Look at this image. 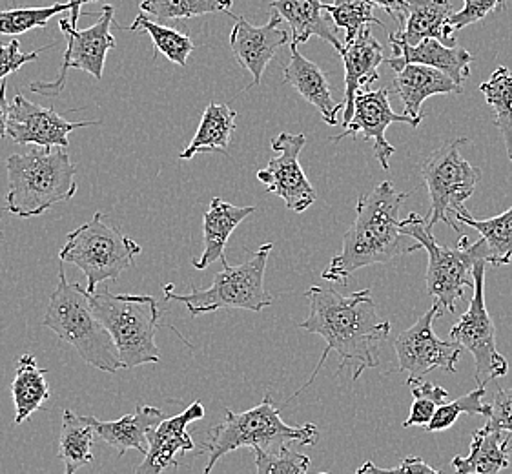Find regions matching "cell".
Instances as JSON below:
<instances>
[{"mask_svg":"<svg viewBox=\"0 0 512 474\" xmlns=\"http://www.w3.org/2000/svg\"><path fill=\"white\" fill-rule=\"evenodd\" d=\"M485 392H487L485 387H478L476 391L469 392V394L461 396L454 402L443 403L441 407H438L432 422L425 427L427 433H440V431L449 429L456 423L461 414H482V416L489 418L491 407L483 403Z\"/></svg>","mask_w":512,"mask_h":474,"instance_id":"obj_38","label":"cell"},{"mask_svg":"<svg viewBox=\"0 0 512 474\" xmlns=\"http://www.w3.org/2000/svg\"><path fill=\"white\" fill-rule=\"evenodd\" d=\"M48 371L37 365L33 354H22L17 361L15 378L11 382V396L15 405V425L30 420L33 413H37L44 403L50 400V385H48Z\"/></svg>","mask_w":512,"mask_h":474,"instance_id":"obj_29","label":"cell"},{"mask_svg":"<svg viewBox=\"0 0 512 474\" xmlns=\"http://www.w3.org/2000/svg\"><path fill=\"white\" fill-rule=\"evenodd\" d=\"M323 10L336 28L345 30V44L354 41L370 24L383 26V22L374 17V4L369 0H334L330 4H323Z\"/></svg>","mask_w":512,"mask_h":474,"instance_id":"obj_35","label":"cell"},{"mask_svg":"<svg viewBox=\"0 0 512 474\" xmlns=\"http://www.w3.org/2000/svg\"><path fill=\"white\" fill-rule=\"evenodd\" d=\"M401 230L405 236L418 241L429 254L427 294L440 303L441 309L454 314L456 303L465 298V289H474L472 268L478 258L472 252L469 239L461 237L456 248L443 247L432 236L427 219L414 212L401 221Z\"/></svg>","mask_w":512,"mask_h":474,"instance_id":"obj_10","label":"cell"},{"mask_svg":"<svg viewBox=\"0 0 512 474\" xmlns=\"http://www.w3.org/2000/svg\"><path fill=\"white\" fill-rule=\"evenodd\" d=\"M305 298L310 301V314L307 320L299 323V329L321 336L327 341V349L310 380L297 389L294 396H299L312 385L330 352H338V376L349 365H354L352 378L359 380L367 369L378 367L379 343L387 340L392 327L390 321L379 316L370 289L343 296L338 290L316 285L305 292Z\"/></svg>","mask_w":512,"mask_h":474,"instance_id":"obj_1","label":"cell"},{"mask_svg":"<svg viewBox=\"0 0 512 474\" xmlns=\"http://www.w3.org/2000/svg\"><path fill=\"white\" fill-rule=\"evenodd\" d=\"M101 121L70 123L52 108L33 104L24 95H15L10 104L8 135L19 146H41V148H68L70 134L88 126H99Z\"/></svg>","mask_w":512,"mask_h":474,"instance_id":"obj_15","label":"cell"},{"mask_svg":"<svg viewBox=\"0 0 512 474\" xmlns=\"http://www.w3.org/2000/svg\"><path fill=\"white\" fill-rule=\"evenodd\" d=\"M113 15H115L113 6L106 4L103 10L99 11V21L86 30H77L73 28L70 19H61L59 26H61L62 35L66 37V52L62 55L59 77L52 83L35 81L28 86V90L44 97H57L66 86L68 70H81L93 75L97 81H101L106 55L117 46L110 30Z\"/></svg>","mask_w":512,"mask_h":474,"instance_id":"obj_12","label":"cell"},{"mask_svg":"<svg viewBox=\"0 0 512 474\" xmlns=\"http://www.w3.org/2000/svg\"><path fill=\"white\" fill-rule=\"evenodd\" d=\"M509 451L511 442L503 431L485 425L472 434L469 456L452 458V469L456 474H500L509 467Z\"/></svg>","mask_w":512,"mask_h":474,"instance_id":"obj_28","label":"cell"},{"mask_svg":"<svg viewBox=\"0 0 512 474\" xmlns=\"http://www.w3.org/2000/svg\"><path fill=\"white\" fill-rule=\"evenodd\" d=\"M281 22L283 17L277 11L272 13L270 21L263 26H254L243 17H236L234 30L230 33V48L236 61L254 77L252 86L261 84L268 64L288 44L290 35L287 30H283Z\"/></svg>","mask_w":512,"mask_h":474,"instance_id":"obj_17","label":"cell"},{"mask_svg":"<svg viewBox=\"0 0 512 474\" xmlns=\"http://www.w3.org/2000/svg\"><path fill=\"white\" fill-rule=\"evenodd\" d=\"M356 474H443L436 471L434 467L427 464L420 456H409L401 462L398 467L392 469H385V467H378L372 460L365 462L358 469Z\"/></svg>","mask_w":512,"mask_h":474,"instance_id":"obj_42","label":"cell"},{"mask_svg":"<svg viewBox=\"0 0 512 474\" xmlns=\"http://www.w3.org/2000/svg\"><path fill=\"white\" fill-rule=\"evenodd\" d=\"M318 442L319 429L316 423H303L301 427H292L283 422L276 403L267 392L263 402L245 413H234L232 409H226L225 422L210 429L208 440L203 444V449L208 454L203 474L212 473V469L223 456L234 453L241 447L272 449L283 444L308 447Z\"/></svg>","mask_w":512,"mask_h":474,"instance_id":"obj_5","label":"cell"},{"mask_svg":"<svg viewBox=\"0 0 512 474\" xmlns=\"http://www.w3.org/2000/svg\"><path fill=\"white\" fill-rule=\"evenodd\" d=\"M507 8V0H463V10L452 13L449 28L454 33L465 30L476 22L483 21L487 15L503 11Z\"/></svg>","mask_w":512,"mask_h":474,"instance_id":"obj_39","label":"cell"},{"mask_svg":"<svg viewBox=\"0 0 512 474\" xmlns=\"http://www.w3.org/2000/svg\"><path fill=\"white\" fill-rule=\"evenodd\" d=\"M487 427L512 433V389H498L492 403Z\"/></svg>","mask_w":512,"mask_h":474,"instance_id":"obj_41","label":"cell"},{"mask_svg":"<svg viewBox=\"0 0 512 474\" xmlns=\"http://www.w3.org/2000/svg\"><path fill=\"white\" fill-rule=\"evenodd\" d=\"M236 117V112L228 104H208L192 143L186 146L185 152H181L179 157L183 161H190L197 154L226 152L232 134L236 132Z\"/></svg>","mask_w":512,"mask_h":474,"instance_id":"obj_30","label":"cell"},{"mask_svg":"<svg viewBox=\"0 0 512 474\" xmlns=\"http://www.w3.org/2000/svg\"><path fill=\"white\" fill-rule=\"evenodd\" d=\"M256 207H237L226 203L221 197H214L210 208L203 217V254L194 259L195 270H206L212 263L226 258L225 248L230 236L246 217L252 216Z\"/></svg>","mask_w":512,"mask_h":474,"instance_id":"obj_25","label":"cell"},{"mask_svg":"<svg viewBox=\"0 0 512 474\" xmlns=\"http://www.w3.org/2000/svg\"><path fill=\"white\" fill-rule=\"evenodd\" d=\"M95 438L97 436L88 416H79L70 409H64L59 438V458L64 464V474H77L81 467L92 464Z\"/></svg>","mask_w":512,"mask_h":474,"instance_id":"obj_31","label":"cell"},{"mask_svg":"<svg viewBox=\"0 0 512 474\" xmlns=\"http://www.w3.org/2000/svg\"><path fill=\"white\" fill-rule=\"evenodd\" d=\"M283 83L290 84L307 103L316 106L328 126H338V114L343 112V104L334 101L327 73L323 72L316 62L308 61L307 57L297 50V46L292 44L290 61L283 73Z\"/></svg>","mask_w":512,"mask_h":474,"instance_id":"obj_22","label":"cell"},{"mask_svg":"<svg viewBox=\"0 0 512 474\" xmlns=\"http://www.w3.org/2000/svg\"><path fill=\"white\" fill-rule=\"evenodd\" d=\"M50 48H53V44L46 48H39L35 52L22 53L21 44L17 39L8 44H0V81H6L8 75L19 72L24 64L37 61V57Z\"/></svg>","mask_w":512,"mask_h":474,"instance_id":"obj_40","label":"cell"},{"mask_svg":"<svg viewBox=\"0 0 512 474\" xmlns=\"http://www.w3.org/2000/svg\"><path fill=\"white\" fill-rule=\"evenodd\" d=\"M10 214L30 219L50 208L72 201L77 194L73 165L66 148H31L26 154H13L6 161Z\"/></svg>","mask_w":512,"mask_h":474,"instance_id":"obj_3","label":"cell"},{"mask_svg":"<svg viewBox=\"0 0 512 474\" xmlns=\"http://www.w3.org/2000/svg\"><path fill=\"white\" fill-rule=\"evenodd\" d=\"M323 0H274L270 2V10L277 11L283 21L288 22L292 30V46L305 44L312 37L334 46L336 52H343L345 44L336 35L334 26L328 22L330 17L323 15Z\"/></svg>","mask_w":512,"mask_h":474,"instance_id":"obj_26","label":"cell"},{"mask_svg":"<svg viewBox=\"0 0 512 474\" xmlns=\"http://www.w3.org/2000/svg\"><path fill=\"white\" fill-rule=\"evenodd\" d=\"M485 268L487 263L478 259L472 268L474 296L469 309L451 329V341L469 351L476 363V383L485 387L492 380L503 378L509 372V363L496 347V329L485 305Z\"/></svg>","mask_w":512,"mask_h":474,"instance_id":"obj_11","label":"cell"},{"mask_svg":"<svg viewBox=\"0 0 512 474\" xmlns=\"http://www.w3.org/2000/svg\"><path fill=\"white\" fill-rule=\"evenodd\" d=\"M409 387L414 398H420V396L431 398L432 402L438 403L440 407L449 400V391L431 382H423V380H421V382L410 383Z\"/></svg>","mask_w":512,"mask_h":474,"instance_id":"obj_44","label":"cell"},{"mask_svg":"<svg viewBox=\"0 0 512 474\" xmlns=\"http://www.w3.org/2000/svg\"><path fill=\"white\" fill-rule=\"evenodd\" d=\"M6 81H0V137L8 135V119H10V104L6 101Z\"/></svg>","mask_w":512,"mask_h":474,"instance_id":"obj_46","label":"cell"},{"mask_svg":"<svg viewBox=\"0 0 512 474\" xmlns=\"http://www.w3.org/2000/svg\"><path fill=\"white\" fill-rule=\"evenodd\" d=\"M93 310L112 334L123 369L159 363L155 332L163 325L157 299L137 294H113L110 289L90 294Z\"/></svg>","mask_w":512,"mask_h":474,"instance_id":"obj_6","label":"cell"},{"mask_svg":"<svg viewBox=\"0 0 512 474\" xmlns=\"http://www.w3.org/2000/svg\"><path fill=\"white\" fill-rule=\"evenodd\" d=\"M409 197V192L396 190L390 181L359 196L356 219L343 236L338 256L332 258L321 278L347 285L350 276L361 268L421 250L420 243H409L410 237L401 230L400 208Z\"/></svg>","mask_w":512,"mask_h":474,"instance_id":"obj_2","label":"cell"},{"mask_svg":"<svg viewBox=\"0 0 512 474\" xmlns=\"http://www.w3.org/2000/svg\"><path fill=\"white\" fill-rule=\"evenodd\" d=\"M72 11L70 2L53 4L44 8H21V10L0 11V35L17 37L35 28H44L53 17Z\"/></svg>","mask_w":512,"mask_h":474,"instance_id":"obj_36","label":"cell"},{"mask_svg":"<svg viewBox=\"0 0 512 474\" xmlns=\"http://www.w3.org/2000/svg\"><path fill=\"white\" fill-rule=\"evenodd\" d=\"M443 314L440 303H432L420 320L410 329L403 330L394 341V349L398 354V371L405 372L407 385L421 382L427 374L436 369H443L449 374L456 372V363L460 361L461 345L454 341H443L432 329L434 320Z\"/></svg>","mask_w":512,"mask_h":474,"instance_id":"obj_13","label":"cell"},{"mask_svg":"<svg viewBox=\"0 0 512 474\" xmlns=\"http://www.w3.org/2000/svg\"><path fill=\"white\" fill-rule=\"evenodd\" d=\"M128 30L150 35V39L154 42L155 53H163L168 61L179 66H186L190 53L194 52V41L188 35L150 21L146 13L137 15L135 21L128 26Z\"/></svg>","mask_w":512,"mask_h":474,"instance_id":"obj_33","label":"cell"},{"mask_svg":"<svg viewBox=\"0 0 512 474\" xmlns=\"http://www.w3.org/2000/svg\"><path fill=\"white\" fill-rule=\"evenodd\" d=\"M345 64V103L341 124L347 128L354 115V101L359 92H365L379 79L378 68L385 62V50L367 26L354 41L345 44L339 53Z\"/></svg>","mask_w":512,"mask_h":474,"instance_id":"obj_19","label":"cell"},{"mask_svg":"<svg viewBox=\"0 0 512 474\" xmlns=\"http://www.w3.org/2000/svg\"><path fill=\"white\" fill-rule=\"evenodd\" d=\"M318 474H327V473H318Z\"/></svg>","mask_w":512,"mask_h":474,"instance_id":"obj_48","label":"cell"},{"mask_svg":"<svg viewBox=\"0 0 512 474\" xmlns=\"http://www.w3.org/2000/svg\"><path fill=\"white\" fill-rule=\"evenodd\" d=\"M452 13L449 0H409L405 19L398 24V30L389 35L390 48L418 46L427 39H438L447 46H454L456 33L449 28Z\"/></svg>","mask_w":512,"mask_h":474,"instance_id":"obj_20","label":"cell"},{"mask_svg":"<svg viewBox=\"0 0 512 474\" xmlns=\"http://www.w3.org/2000/svg\"><path fill=\"white\" fill-rule=\"evenodd\" d=\"M141 252V245L123 234L110 217L97 212L90 221L66 236L59 259L62 263L81 268L88 281L86 290L93 294L103 281L121 278Z\"/></svg>","mask_w":512,"mask_h":474,"instance_id":"obj_7","label":"cell"},{"mask_svg":"<svg viewBox=\"0 0 512 474\" xmlns=\"http://www.w3.org/2000/svg\"><path fill=\"white\" fill-rule=\"evenodd\" d=\"M234 0H143L141 11L161 21L194 19L210 13L232 15Z\"/></svg>","mask_w":512,"mask_h":474,"instance_id":"obj_34","label":"cell"},{"mask_svg":"<svg viewBox=\"0 0 512 474\" xmlns=\"http://www.w3.org/2000/svg\"><path fill=\"white\" fill-rule=\"evenodd\" d=\"M389 88L379 90H365L356 95L354 101V115L350 119L345 132L332 137V143H339L347 137L363 135L367 141H372V150L383 170H389L390 157L396 154V148L387 141V128L390 124L405 123L414 128V121L405 114H396L390 106Z\"/></svg>","mask_w":512,"mask_h":474,"instance_id":"obj_16","label":"cell"},{"mask_svg":"<svg viewBox=\"0 0 512 474\" xmlns=\"http://www.w3.org/2000/svg\"><path fill=\"white\" fill-rule=\"evenodd\" d=\"M256 460V474H308L310 458L307 454L294 453L288 444L276 449H252Z\"/></svg>","mask_w":512,"mask_h":474,"instance_id":"obj_37","label":"cell"},{"mask_svg":"<svg viewBox=\"0 0 512 474\" xmlns=\"http://www.w3.org/2000/svg\"><path fill=\"white\" fill-rule=\"evenodd\" d=\"M454 219L460 225L472 227L480 234V239L471 245L476 258L491 263L492 267H502L511 263L512 207L491 219H476L469 214L467 208H461L454 214Z\"/></svg>","mask_w":512,"mask_h":474,"instance_id":"obj_27","label":"cell"},{"mask_svg":"<svg viewBox=\"0 0 512 474\" xmlns=\"http://www.w3.org/2000/svg\"><path fill=\"white\" fill-rule=\"evenodd\" d=\"M485 103L494 110V126L503 137L505 152L512 163V72L505 66L496 68L491 79L480 84Z\"/></svg>","mask_w":512,"mask_h":474,"instance_id":"obj_32","label":"cell"},{"mask_svg":"<svg viewBox=\"0 0 512 474\" xmlns=\"http://www.w3.org/2000/svg\"><path fill=\"white\" fill-rule=\"evenodd\" d=\"M307 145V135L281 132L272 139L276 157L268 161L267 168L257 172V179L267 186V192L285 201L292 212H305L318 199L314 186L310 185L305 170L299 163V155Z\"/></svg>","mask_w":512,"mask_h":474,"instance_id":"obj_14","label":"cell"},{"mask_svg":"<svg viewBox=\"0 0 512 474\" xmlns=\"http://www.w3.org/2000/svg\"><path fill=\"white\" fill-rule=\"evenodd\" d=\"M42 325L53 330L59 340L66 341L79 352L82 360L99 371L115 374L123 369L112 334L93 310L90 292L79 283L66 279L59 265V285L50 296Z\"/></svg>","mask_w":512,"mask_h":474,"instance_id":"obj_4","label":"cell"},{"mask_svg":"<svg viewBox=\"0 0 512 474\" xmlns=\"http://www.w3.org/2000/svg\"><path fill=\"white\" fill-rule=\"evenodd\" d=\"M471 139L460 137L452 143L434 150L421 165V177L431 194V210L427 214V227L434 228L438 223L449 225L456 232H463L454 214L465 208L471 199L476 185L482 177V170L472 166L463 155L461 146L469 145Z\"/></svg>","mask_w":512,"mask_h":474,"instance_id":"obj_9","label":"cell"},{"mask_svg":"<svg viewBox=\"0 0 512 474\" xmlns=\"http://www.w3.org/2000/svg\"><path fill=\"white\" fill-rule=\"evenodd\" d=\"M205 418L203 403L194 402L183 413L166 418L148 434V451L135 474H164L177 467V456L192 453L194 440L188 425Z\"/></svg>","mask_w":512,"mask_h":474,"instance_id":"obj_18","label":"cell"},{"mask_svg":"<svg viewBox=\"0 0 512 474\" xmlns=\"http://www.w3.org/2000/svg\"><path fill=\"white\" fill-rule=\"evenodd\" d=\"M438 403L432 402L431 398H425V396H420V398H414V403H412V407H410L409 418L405 420L403 423V427L405 429H409L412 425H429L432 422V418H434V414L438 411Z\"/></svg>","mask_w":512,"mask_h":474,"instance_id":"obj_43","label":"cell"},{"mask_svg":"<svg viewBox=\"0 0 512 474\" xmlns=\"http://www.w3.org/2000/svg\"><path fill=\"white\" fill-rule=\"evenodd\" d=\"M392 92L396 93L405 106L403 114L414 121V128L421 123V106L432 95L461 93L463 88L447 73L440 72L425 64H407L400 72H394Z\"/></svg>","mask_w":512,"mask_h":474,"instance_id":"obj_21","label":"cell"},{"mask_svg":"<svg viewBox=\"0 0 512 474\" xmlns=\"http://www.w3.org/2000/svg\"><path fill=\"white\" fill-rule=\"evenodd\" d=\"M272 248V243L261 245L256 254L239 267H232L228 259H223V270L217 272L208 289L192 287L186 294H175L174 287L166 285L164 299L183 303L192 318L223 309L261 312L274 303V298L265 289V270Z\"/></svg>","mask_w":512,"mask_h":474,"instance_id":"obj_8","label":"cell"},{"mask_svg":"<svg viewBox=\"0 0 512 474\" xmlns=\"http://www.w3.org/2000/svg\"><path fill=\"white\" fill-rule=\"evenodd\" d=\"M68 2H70V6H72L70 22H72L73 28H77V22H79V17H81L82 6H84L86 2H97V0H68Z\"/></svg>","mask_w":512,"mask_h":474,"instance_id":"obj_47","label":"cell"},{"mask_svg":"<svg viewBox=\"0 0 512 474\" xmlns=\"http://www.w3.org/2000/svg\"><path fill=\"white\" fill-rule=\"evenodd\" d=\"M392 55L387 64L394 72H400L407 64H425L447 73L451 79L463 88L465 79L471 75V64L474 55L461 46H447L438 39H427L418 46H405V48H390Z\"/></svg>","mask_w":512,"mask_h":474,"instance_id":"obj_23","label":"cell"},{"mask_svg":"<svg viewBox=\"0 0 512 474\" xmlns=\"http://www.w3.org/2000/svg\"><path fill=\"white\" fill-rule=\"evenodd\" d=\"M88 420L92 423L95 436L104 444L113 447L119 456H124L132 449L146 454L148 434L166 420V414L157 407L137 405L134 414H126L115 422H101L95 416H88Z\"/></svg>","mask_w":512,"mask_h":474,"instance_id":"obj_24","label":"cell"},{"mask_svg":"<svg viewBox=\"0 0 512 474\" xmlns=\"http://www.w3.org/2000/svg\"><path fill=\"white\" fill-rule=\"evenodd\" d=\"M369 2L381 10L387 11L398 24L405 19L407 10H409V0H369Z\"/></svg>","mask_w":512,"mask_h":474,"instance_id":"obj_45","label":"cell"}]
</instances>
